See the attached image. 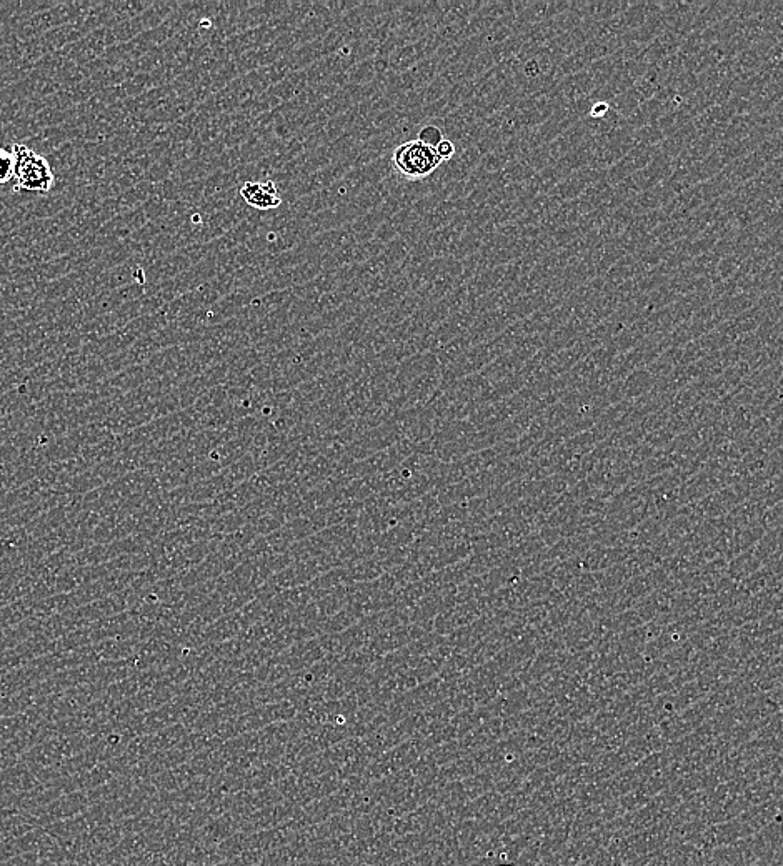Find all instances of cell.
<instances>
[{
    "label": "cell",
    "instance_id": "cell-4",
    "mask_svg": "<svg viewBox=\"0 0 783 866\" xmlns=\"http://www.w3.org/2000/svg\"><path fill=\"white\" fill-rule=\"evenodd\" d=\"M14 174V154L0 147V184H7L10 180H14Z\"/></svg>",
    "mask_w": 783,
    "mask_h": 866
},
{
    "label": "cell",
    "instance_id": "cell-7",
    "mask_svg": "<svg viewBox=\"0 0 783 866\" xmlns=\"http://www.w3.org/2000/svg\"><path fill=\"white\" fill-rule=\"evenodd\" d=\"M500 866H510V865H500Z\"/></svg>",
    "mask_w": 783,
    "mask_h": 866
},
{
    "label": "cell",
    "instance_id": "cell-2",
    "mask_svg": "<svg viewBox=\"0 0 783 866\" xmlns=\"http://www.w3.org/2000/svg\"><path fill=\"white\" fill-rule=\"evenodd\" d=\"M392 160H394L395 169L410 180L425 179L430 174H434L435 170L439 169V165L442 164L437 150L425 145L424 142H420L419 139L400 144L394 150Z\"/></svg>",
    "mask_w": 783,
    "mask_h": 866
},
{
    "label": "cell",
    "instance_id": "cell-6",
    "mask_svg": "<svg viewBox=\"0 0 783 866\" xmlns=\"http://www.w3.org/2000/svg\"><path fill=\"white\" fill-rule=\"evenodd\" d=\"M435 150H437V154H439L442 162H444V160L452 159L455 155V145L447 139L442 140V142L435 147Z\"/></svg>",
    "mask_w": 783,
    "mask_h": 866
},
{
    "label": "cell",
    "instance_id": "cell-1",
    "mask_svg": "<svg viewBox=\"0 0 783 866\" xmlns=\"http://www.w3.org/2000/svg\"><path fill=\"white\" fill-rule=\"evenodd\" d=\"M10 152L15 159V189L29 192H50L54 189V170L44 155L22 144H15Z\"/></svg>",
    "mask_w": 783,
    "mask_h": 866
},
{
    "label": "cell",
    "instance_id": "cell-5",
    "mask_svg": "<svg viewBox=\"0 0 783 866\" xmlns=\"http://www.w3.org/2000/svg\"><path fill=\"white\" fill-rule=\"evenodd\" d=\"M420 142H424L425 145H429V147H437V145L444 140V135H442V130L439 127H435V125H427L424 129L420 130L419 135Z\"/></svg>",
    "mask_w": 783,
    "mask_h": 866
},
{
    "label": "cell",
    "instance_id": "cell-3",
    "mask_svg": "<svg viewBox=\"0 0 783 866\" xmlns=\"http://www.w3.org/2000/svg\"><path fill=\"white\" fill-rule=\"evenodd\" d=\"M240 197L250 207L259 210L275 209L282 202L279 190L275 187L274 182H245L240 187Z\"/></svg>",
    "mask_w": 783,
    "mask_h": 866
}]
</instances>
